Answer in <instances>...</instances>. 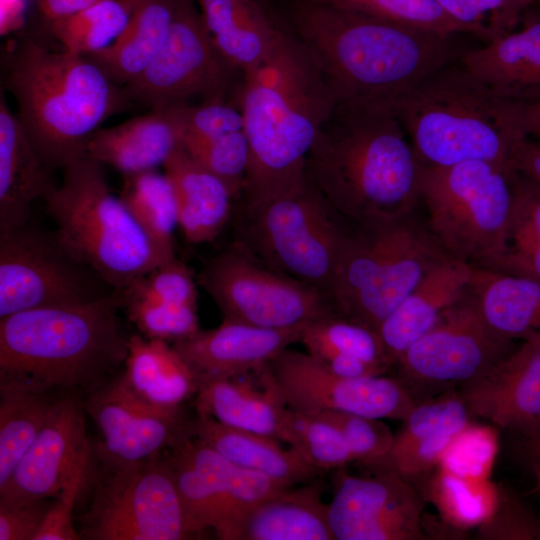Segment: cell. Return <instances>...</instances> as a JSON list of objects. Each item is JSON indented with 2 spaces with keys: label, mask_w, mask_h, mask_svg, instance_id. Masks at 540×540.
Returning <instances> with one entry per match:
<instances>
[{
  "label": "cell",
  "mask_w": 540,
  "mask_h": 540,
  "mask_svg": "<svg viewBox=\"0 0 540 540\" xmlns=\"http://www.w3.org/2000/svg\"><path fill=\"white\" fill-rule=\"evenodd\" d=\"M92 456L83 462L52 499L44 521L34 540H80L75 527L73 512L76 501L83 492Z\"/></svg>",
  "instance_id": "f5cc1de1"
},
{
  "label": "cell",
  "mask_w": 540,
  "mask_h": 540,
  "mask_svg": "<svg viewBox=\"0 0 540 540\" xmlns=\"http://www.w3.org/2000/svg\"><path fill=\"white\" fill-rule=\"evenodd\" d=\"M115 293L55 232L27 223L0 234V318L36 308L91 303Z\"/></svg>",
  "instance_id": "4fadbf2b"
},
{
  "label": "cell",
  "mask_w": 540,
  "mask_h": 540,
  "mask_svg": "<svg viewBox=\"0 0 540 540\" xmlns=\"http://www.w3.org/2000/svg\"><path fill=\"white\" fill-rule=\"evenodd\" d=\"M182 147L201 166L222 180L235 200H240L249 162V145L244 130L209 139H184Z\"/></svg>",
  "instance_id": "f6af8a7d"
},
{
  "label": "cell",
  "mask_w": 540,
  "mask_h": 540,
  "mask_svg": "<svg viewBox=\"0 0 540 540\" xmlns=\"http://www.w3.org/2000/svg\"><path fill=\"white\" fill-rule=\"evenodd\" d=\"M315 358L342 355L363 360L386 373L391 367L378 332L338 314L315 320L301 330L300 340Z\"/></svg>",
  "instance_id": "60d3db41"
},
{
  "label": "cell",
  "mask_w": 540,
  "mask_h": 540,
  "mask_svg": "<svg viewBox=\"0 0 540 540\" xmlns=\"http://www.w3.org/2000/svg\"><path fill=\"white\" fill-rule=\"evenodd\" d=\"M269 364L263 370L259 385L251 383L255 370L201 382L195 394L196 414L278 439L287 405Z\"/></svg>",
  "instance_id": "d4e9b609"
},
{
  "label": "cell",
  "mask_w": 540,
  "mask_h": 540,
  "mask_svg": "<svg viewBox=\"0 0 540 540\" xmlns=\"http://www.w3.org/2000/svg\"><path fill=\"white\" fill-rule=\"evenodd\" d=\"M198 282L225 320L268 329H302L337 314L320 291L267 267L234 243L204 264Z\"/></svg>",
  "instance_id": "7c38bea8"
},
{
  "label": "cell",
  "mask_w": 540,
  "mask_h": 540,
  "mask_svg": "<svg viewBox=\"0 0 540 540\" xmlns=\"http://www.w3.org/2000/svg\"><path fill=\"white\" fill-rule=\"evenodd\" d=\"M425 501L415 486L394 472L340 474L328 504L335 540H426Z\"/></svg>",
  "instance_id": "e0dca14e"
},
{
  "label": "cell",
  "mask_w": 540,
  "mask_h": 540,
  "mask_svg": "<svg viewBox=\"0 0 540 540\" xmlns=\"http://www.w3.org/2000/svg\"><path fill=\"white\" fill-rule=\"evenodd\" d=\"M391 23L441 35L474 34V28L447 14L436 0H319Z\"/></svg>",
  "instance_id": "7bdbcfd3"
},
{
  "label": "cell",
  "mask_w": 540,
  "mask_h": 540,
  "mask_svg": "<svg viewBox=\"0 0 540 540\" xmlns=\"http://www.w3.org/2000/svg\"><path fill=\"white\" fill-rule=\"evenodd\" d=\"M419 479L424 501L431 503L445 522L464 532L487 520L497 503L498 486L490 480H468L439 466Z\"/></svg>",
  "instance_id": "f35d334b"
},
{
  "label": "cell",
  "mask_w": 540,
  "mask_h": 540,
  "mask_svg": "<svg viewBox=\"0 0 540 540\" xmlns=\"http://www.w3.org/2000/svg\"><path fill=\"white\" fill-rule=\"evenodd\" d=\"M182 146V129L172 106L152 110L119 125L97 130L87 155L125 175L155 170Z\"/></svg>",
  "instance_id": "484cf974"
},
{
  "label": "cell",
  "mask_w": 540,
  "mask_h": 540,
  "mask_svg": "<svg viewBox=\"0 0 540 540\" xmlns=\"http://www.w3.org/2000/svg\"><path fill=\"white\" fill-rule=\"evenodd\" d=\"M174 444L205 476L216 493L222 520L217 539L235 540L242 519L252 508L288 488L264 474L235 465L189 436L186 430Z\"/></svg>",
  "instance_id": "1f68e13d"
},
{
  "label": "cell",
  "mask_w": 540,
  "mask_h": 540,
  "mask_svg": "<svg viewBox=\"0 0 540 540\" xmlns=\"http://www.w3.org/2000/svg\"><path fill=\"white\" fill-rule=\"evenodd\" d=\"M450 255L415 210L348 222L330 296L336 313L375 331Z\"/></svg>",
  "instance_id": "52a82bcc"
},
{
  "label": "cell",
  "mask_w": 540,
  "mask_h": 540,
  "mask_svg": "<svg viewBox=\"0 0 540 540\" xmlns=\"http://www.w3.org/2000/svg\"><path fill=\"white\" fill-rule=\"evenodd\" d=\"M293 34L316 64L336 102L387 106L467 50L441 35L341 9L298 0Z\"/></svg>",
  "instance_id": "6da1fadb"
},
{
  "label": "cell",
  "mask_w": 540,
  "mask_h": 540,
  "mask_svg": "<svg viewBox=\"0 0 540 540\" xmlns=\"http://www.w3.org/2000/svg\"><path fill=\"white\" fill-rule=\"evenodd\" d=\"M123 366L121 375L128 387L156 407L182 408L199 387L186 361L166 340L130 335Z\"/></svg>",
  "instance_id": "d6a6232c"
},
{
  "label": "cell",
  "mask_w": 540,
  "mask_h": 540,
  "mask_svg": "<svg viewBox=\"0 0 540 540\" xmlns=\"http://www.w3.org/2000/svg\"><path fill=\"white\" fill-rule=\"evenodd\" d=\"M53 186L48 167L0 93V234L29 223L31 206Z\"/></svg>",
  "instance_id": "4316f807"
},
{
  "label": "cell",
  "mask_w": 540,
  "mask_h": 540,
  "mask_svg": "<svg viewBox=\"0 0 540 540\" xmlns=\"http://www.w3.org/2000/svg\"><path fill=\"white\" fill-rule=\"evenodd\" d=\"M101 166L88 155L73 161L43 200L59 241L118 292L165 261L112 195Z\"/></svg>",
  "instance_id": "ba28073f"
},
{
  "label": "cell",
  "mask_w": 540,
  "mask_h": 540,
  "mask_svg": "<svg viewBox=\"0 0 540 540\" xmlns=\"http://www.w3.org/2000/svg\"><path fill=\"white\" fill-rule=\"evenodd\" d=\"M119 198L163 260L176 258L173 232L178 225L177 209L166 174L155 169L125 175Z\"/></svg>",
  "instance_id": "d590c367"
},
{
  "label": "cell",
  "mask_w": 540,
  "mask_h": 540,
  "mask_svg": "<svg viewBox=\"0 0 540 540\" xmlns=\"http://www.w3.org/2000/svg\"><path fill=\"white\" fill-rule=\"evenodd\" d=\"M461 64L496 93L528 104L540 97V16L465 52Z\"/></svg>",
  "instance_id": "cb8c5ba5"
},
{
  "label": "cell",
  "mask_w": 540,
  "mask_h": 540,
  "mask_svg": "<svg viewBox=\"0 0 540 540\" xmlns=\"http://www.w3.org/2000/svg\"><path fill=\"white\" fill-rule=\"evenodd\" d=\"M136 0H98L88 8L50 24L64 50L88 56L112 44L126 28Z\"/></svg>",
  "instance_id": "ab89813d"
},
{
  "label": "cell",
  "mask_w": 540,
  "mask_h": 540,
  "mask_svg": "<svg viewBox=\"0 0 540 540\" xmlns=\"http://www.w3.org/2000/svg\"><path fill=\"white\" fill-rule=\"evenodd\" d=\"M497 453V431L492 426L469 423L452 440L437 466L468 480L486 481Z\"/></svg>",
  "instance_id": "bcb514c9"
},
{
  "label": "cell",
  "mask_w": 540,
  "mask_h": 540,
  "mask_svg": "<svg viewBox=\"0 0 540 540\" xmlns=\"http://www.w3.org/2000/svg\"><path fill=\"white\" fill-rule=\"evenodd\" d=\"M83 399L61 397L47 423L0 487V507L53 499L79 465L92 456Z\"/></svg>",
  "instance_id": "d6986e66"
},
{
  "label": "cell",
  "mask_w": 540,
  "mask_h": 540,
  "mask_svg": "<svg viewBox=\"0 0 540 540\" xmlns=\"http://www.w3.org/2000/svg\"><path fill=\"white\" fill-rule=\"evenodd\" d=\"M121 291L165 302L197 306L193 274L177 258L159 264Z\"/></svg>",
  "instance_id": "816d5d0a"
},
{
  "label": "cell",
  "mask_w": 540,
  "mask_h": 540,
  "mask_svg": "<svg viewBox=\"0 0 540 540\" xmlns=\"http://www.w3.org/2000/svg\"><path fill=\"white\" fill-rule=\"evenodd\" d=\"M347 224L305 179L270 199L239 201L233 243L330 301Z\"/></svg>",
  "instance_id": "9c48e42d"
},
{
  "label": "cell",
  "mask_w": 540,
  "mask_h": 540,
  "mask_svg": "<svg viewBox=\"0 0 540 540\" xmlns=\"http://www.w3.org/2000/svg\"><path fill=\"white\" fill-rule=\"evenodd\" d=\"M259 1V0H258Z\"/></svg>",
  "instance_id": "e7e4bbea"
},
{
  "label": "cell",
  "mask_w": 540,
  "mask_h": 540,
  "mask_svg": "<svg viewBox=\"0 0 540 540\" xmlns=\"http://www.w3.org/2000/svg\"><path fill=\"white\" fill-rule=\"evenodd\" d=\"M335 103L306 48L281 28L266 60L243 76L249 162L238 201H263L305 182L307 155Z\"/></svg>",
  "instance_id": "3957f363"
},
{
  "label": "cell",
  "mask_w": 540,
  "mask_h": 540,
  "mask_svg": "<svg viewBox=\"0 0 540 540\" xmlns=\"http://www.w3.org/2000/svg\"><path fill=\"white\" fill-rule=\"evenodd\" d=\"M118 293L86 304L0 318V389L84 399L117 375L128 354Z\"/></svg>",
  "instance_id": "277c9868"
},
{
  "label": "cell",
  "mask_w": 540,
  "mask_h": 540,
  "mask_svg": "<svg viewBox=\"0 0 540 540\" xmlns=\"http://www.w3.org/2000/svg\"><path fill=\"white\" fill-rule=\"evenodd\" d=\"M488 269L540 281V185L518 171L505 249Z\"/></svg>",
  "instance_id": "74e56055"
},
{
  "label": "cell",
  "mask_w": 540,
  "mask_h": 540,
  "mask_svg": "<svg viewBox=\"0 0 540 540\" xmlns=\"http://www.w3.org/2000/svg\"><path fill=\"white\" fill-rule=\"evenodd\" d=\"M456 21L474 28L490 41L510 29L533 0H436Z\"/></svg>",
  "instance_id": "c3c4849f"
},
{
  "label": "cell",
  "mask_w": 540,
  "mask_h": 540,
  "mask_svg": "<svg viewBox=\"0 0 540 540\" xmlns=\"http://www.w3.org/2000/svg\"><path fill=\"white\" fill-rule=\"evenodd\" d=\"M535 485L533 490L540 494V458L533 461Z\"/></svg>",
  "instance_id": "94428289"
},
{
  "label": "cell",
  "mask_w": 540,
  "mask_h": 540,
  "mask_svg": "<svg viewBox=\"0 0 540 540\" xmlns=\"http://www.w3.org/2000/svg\"><path fill=\"white\" fill-rule=\"evenodd\" d=\"M83 407L102 437L93 450L123 462L161 455L185 431L187 422L182 408L165 409L142 400L121 373L86 396Z\"/></svg>",
  "instance_id": "ac0fdd59"
},
{
  "label": "cell",
  "mask_w": 540,
  "mask_h": 540,
  "mask_svg": "<svg viewBox=\"0 0 540 540\" xmlns=\"http://www.w3.org/2000/svg\"><path fill=\"white\" fill-rule=\"evenodd\" d=\"M302 329H268L223 319L216 328L199 330L173 346L201 382L230 378L268 365Z\"/></svg>",
  "instance_id": "44dd1931"
},
{
  "label": "cell",
  "mask_w": 540,
  "mask_h": 540,
  "mask_svg": "<svg viewBox=\"0 0 540 540\" xmlns=\"http://www.w3.org/2000/svg\"><path fill=\"white\" fill-rule=\"evenodd\" d=\"M185 430L235 465L264 474L287 487L307 483L321 474L294 448L285 449L278 439L269 436L199 415L187 420Z\"/></svg>",
  "instance_id": "83f0119b"
},
{
  "label": "cell",
  "mask_w": 540,
  "mask_h": 540,
  "mask_svg": "<svg viewBox=\"0 0 540 540\" xmlns=\"http://www.w3.org/2000/svg\"><path fill=\"white\" fill-rule=\"evenodd\" d=\"M278 439L289 444L320 472L341 468L354 461L338 428L315 414L287 407Z\"/></svg>",
  "instance_id": "b9f144b4"
},
{
  "label": "cell",
  "mask_w": 540,
  "mask_h": 540,
  "mask_svg": "<svg viewBox=\"0 0 540 540\" xmlns=\"http://www.w3.org/2000/svg\"><path fill=\"white\" fill-rule=\"evenodd\" d=\"M25 0H1V34L14 28L22 19Z\"/></svg>",
  "instance_id": "6f0895ef"
},
{
  "label": "cell",
  "mask_w": 540,
  "mask_h": 540,
  "mask_svg": "<svg viewBox=\"0 0 540 540\" xmlns=\"http://www.w3.org/2000/svg\"><path fill=\"white\" fill-rule=\"evenodd\" d=\"M212 42L235 71L246 76L268 57L281 28L258 0H196Z\"/></svg>",
  "instance_id": "4dcf8cb0"
},
{
  "label": "cell",
  "mask_w": 540,
  "mask_h": 540,
  "mask_svg": "<svg viewBox=\"0 0 540 540\" xmlns=\"http://www.w3.org/2000/svg\"><path fill=\"white\" fill-rule=\"evenodd\" d=\"M285 488L252 508L242 519L235 540H335L325 482L319 477Z\"/></svg>",
  "instance_id": "f546056e"
},
{
  "label": "cell",
  "mask_w": 540,
  "mask_h": 540,
  "mask_svg": "<svg viewBox=\"0 0 540 540\" xmlns=\"http://www.w3.org/2000/svg\"><path fill=\"white\" fill-rule=\"evenodd\" d=\"M176 0H136L131 18L108 47L86 56L115 84H128L151 62L165 43Z\"/></svg>",
  "instance_id": "836d02e7"
},
{
  "label": "cell",
  "mask_w": 540,
  "mask_h": 540,
  "mask_svg": "<svg viewBox=\"0 0 540 540\" xmlns=\"http://www.w3.org/2000/svg\"><path fill=\"white\" fill-rule=\"evenodd\" d=\"M469 416L457 389L417 402L402 420L388 454L372 469L394 472L408 481L426 475L470 423Z\"/></svg>",
  "instance_id": "7402d4cb"
},
{
  "label": "cell",
  "mask_w": 540,
  "mask_h": 540,
  "mask_svg": "<svg viewBox=\"0 0 540 540\" xmlns=\"http://www.w3.org/2000/svg\"><path fill=\"white\" fill-rule=\"evenodd\" d=\"M117 293L121 309L147 338L173 343L200 330L197 306L165 302L126 291Z\"/></svg>",
  "instance_id": "ee69618b"
},
{
  "label": "cell",
  "mask_w": 540,
  "mask_h": 540,
  "mask_svg": "<svg viewBox=\"0 0 540 540\" xmlns=\"http://www.w3.org/2000/svg\"><path fill=\"white\" fill-rule=\"evenodd\" d=\"M61 397L51 393L0 389V487L11 477Z\"/></svg>",
  "instance_id": "8d00e7d4"
},
{
  "label": "cell",
  "mask_w": 540,
  "mask_h": 540,
  "mask_svg": "<svg viewBox=\"0 0 540 540\" xmlns=\"http://www.w3.org/2000/svg\"><path fill=\"white\" fill-rule=\"evenodd\" d=\"M16 116L48 168H64L87 155L100 125L130 99L86 56L51 52L33 40L20 43L5 78Z\"/></svg>",
  "instance_id": "5b68a950"
},
{
  "label": "cell",
  "mask_w": 540,
  "mask_h": 540,
  "mask_svg": "<svg viewBox=\"0 0 540 540\" xmlns=\"http://www.w3.org/2000/svg\"><path fill=\"white\" fill-rule=\"evenodd\" d=\"M515 173L510 165L480 160L423 167L426 223L450 256L485 269L502 256Z\"/></svg>",
  "instance_id": "30bf717a"
},
{
  "label": "cell",
  "mask_w": 540,
  "mask_h": 540,
  "mask_svg": "<svg viewBox=\"0 0 540 540\" xmlns=\"http://www.w3.org/2000/svg\"><path fill=\"white\" fill-rule=\"evenodd\" d=\"M233 73L191 0H176L165 43L124 91L130 100L158 110L194 97L223 99Z\"/></svg>",
  "instance_id": "9a60e30c"
},
{
  "label": "cell",
  "mask_w": 540,
  "mask_h": 540,
  "mask_svg": "<svg viewBox=\"0 0 540 540\" xmlns=\"http://www.w3.org/2000/svg\"><path fill=\"white\" fill-rule=\"evenodd\" d=\"M164 452L139 462L96 453L87 483L91 498L80 516L85 540H181L189 537L174 474Z\"/></svg>",
  "instance_id": "8fae6325"
},
{
  "label": "cell",
  "mask_w": 540,
  "mask_h": 540,
  "mask_svg": "<svg viewBox=\"0 0 540 540\" xmlns=\"http://www.w3.org/2000/svg\"><path fill=\"white\" fill-rule=\"evenodd\" d=\"M496 506L480 526L478 540H540V517L509 486L499 483Z\"/></svg>",
  "instance_id": "681fc988"
},
{
  "label": "cell",
  "mask_w": 540,
  "mask_h": 540,
  "mask_svg": "<svg viewBox=\"0 0 540 540\" xmlns=\"http://www.w3.org/2000/svg\"><path fill=\"white\" fill-rule=\"evenodd\" d=\"M534 2L536 3L537 7L540 9V0H534Z\"/></svg>",
  "instance_id": "be15d7a7"
},
{
  "label": "cell",
  "mask_w": 540,
  "mask_h": 540,
  "mask_svg": "<svg viewBox=\"0 0 540 540\" xmlns=\"http://www.w3.org/2000/svg\"><path fill=\"white\" fill-rule=\"evenodd\" d=\"M184 139H209L244 130L242 112L238 106L223 99L203 100L172 105Z\"/></svg>",
  "instance_id": "f907efd6"
},
{
  "label": "cell",
  "mask_w": 540,
  "mask_h": 540,
  "mask_svg": "<svg viewBox=\"0 0 540 540\" xmlns=\"http://www.w3.org/2000/svg\"><path fill=\"white\" fill-rule=\"evenodd\" d=\"M511 166L540 185V140L526 136L516 147Z\"/></svg>",
  "instance_id": "11a10c76"
},
{
  "label": "cell",
  "mask_w": 540,
  "mask_h": 540,
  "mask_svg": "<svg viewBox=\"0 0 540 540\" xmlns=\"http://www.w3.org/2000/svg\"><path fill=\"white\" fill-rule=\"evenodd\" d=\"M468 292L502 335L521 341L540 334V281L474 266Z\"/></svg>",
  "instance_id": "e575fe53"
},
{
  "label": "cell",
  "mask_w": 540,
  "mask_h": 540,
  "mask_svg": "<svg viewBox=\"0 0 540 540\" xmlns=\"http://www.w3.org/2000/svg\"><path fill=\"white\" fill-rule=\"evenodd\" d=\"M516 345V340L486 321L467 288L463 297L405 350L396 366L411 391L418 387L443 392L480 377Z\"/></svg>",
  "instance_id": "5bb4252c"
},
{
  "label": "cell",
  "mask_w": 540,
  "mask_h": 540,
  "mask_svg": "<svg viewBox=\"0 0 540 540\" xmlns=\"http://www.w3.org/2000/svg\"><path fill=\"white\" fill-rule=\"evenodd\" d=\"M523 107L496 93L458 61L418 82L393 110L424 166L475 160L511 166L516 147L528 136Z\"/></svg>",
  "instance_id": "8992f818"
},
{
  "label": "cell",
  "mask_w": 540,
  "mask_h": 540,
  "mask_svg": "<svg viewBox=\"0 0 540 540\" xmlns=\"http://www.w3.org/2000/svg\"><path fill=\"white\" fill-rule=\"evenodd\" d=\"M522 120L527 135L540 128V97L531 103L524 104Z\"/></svg>",
  "instance_id": "680465c9"
},
{
  "label": "cell",
  "mask_w": 540,
  "mask_h": 540,
  "mask_svg": "<svg viewBox=\"0 0 540 540\" xmlns=\"http://www.w3.org/2000/svg\"><path fill=\"white\" fill-rule=\"evenodd\" d=\"M175 195L177 223L186 240H214L233 213V198L225 183L195 161L182 146L164 163Z\"/></svg>",
  "instance_id": "f1b7e54d"
},
{
  "label": "cell",
  "mask_w": 540,
  "mask_h": 540,
  "mask_svg": "<svg viewBox=\"0 0 540 540\" xmlns=\"http://www.w3.org/2000/svg\"><path fill=\"white\" fill-rule=\"evenodd\" d=\"M50 500L0 507V540H34L51 505Z\"/></svg>",
  "instance_id": "db71d44e"
},
{
  "label": "cell",
  "mask_w": 540,
  "mask_h": 540,
  "mask_svg": "<svg viewBox=\"0 0 540 540\" xmlns=\"http://www.w3.org/2000/svg\"><path fill=\"white\" fill-rule=\"evenodd\" d=\"M318 415L341 432L353 460L369 468L376 466L390 451L394 434L382 419L326 410Z\"/></svg>",
  "instance_id": "7dc6e473"
},
{
  "label": "cell",
  "mask_w": 540,
  "mask_h": 540,
  "mask_svg": "<svg viewBox=\"0 0 540 540\" xmlns=\"http://www.w3.org/2000/svg\"><path fill=\"white\" fill-rule=\"evenodd\" d=\"M523 448L526 453V456L532 460V462L536 459L540 458V436L530 440V441H523Z\"/></svg>",
  "instance_id": "91938a15"
},
{
  "label": "cell",
  "mask_w": 540,
  "mask_h": 540,
  "mask_svg": "<svg viewBox=\"0 0 540 540\" xmlns=\"http://www.w3.org/2000/svg\"><path fill=\"white\" fill-rule=\"evenodd\" d=\"M529 135H530V136H533V137H535V138H537V139L540 140V128L531 131V132L529 133Z\"/></svg>",
  "instance_id": "6125c7cd"
},
{
  "label": "cell",
  "mask_w": 540,
  "mask_h": 540,
  "mask_svg": "<svg viewBox=\"0 0 540 540\" xmlns=\"http://www.w3.org/2000/svg\"><path fill=\"white\" fill-rule=\"evenodd\" d=\"M474 265L449 256L421 279L387 316L377 332L391 365L466 293Z\"/></svg>",
  "instance_id": "603a6c76"
},
{
  "label": "cell",
  "mask_w": 540,
  "mask_h": 540,
  "mask_svg": "<svg viewBox=\"0 0 540 540\" xmlns=\"http://www.w3.org/2000/svg\"><path fill=\"white\" fill-rule=\"evenodd\" d=\"M42 16L49 22L70 17L97 2L98 0H36Z\"/></svg>",
  "instance_id": "9f6ffc18"
},
{
  "label": "cell",
  "mask_w": 540,
  "mask_h": 540,
  "mask_svg": "<svg viewBox=\"0 0 540 540\" xmlns=\"http://www.w3.org/2000/svg\"><path fill=\"white\" fill-rule=\"evenodd\" d=\"M423 167L392 108L336 102L307 155L305 179L344 220L363 222L415 210Z\"/></svg>",
  "instance_id": "7a4b0ae2"
},
{
  "label": "cell",
  "mask_w": 540,
  "mask_h": 540,
  "mask_svg": "<svg viewBox=\"0 0 540 540\" xmlns=\"http://www.w3.org/2000/svg\"><path fill=\"white\" fill-rule=\"evenodd\" d=\"M470 416L515 432L540 436V334L530 336L480 377L457 389Z\"/></svg>",
  "instance_id": "ffe728a7"
},
{
  "label": "cell",
  "mask_w": 540,
  "mask_h": 540,
  "mask_svg": "<svg viewBox=\"0 0 540 540\" xmlns=\"http://www.w3.org/2000/svg\"><path fill=\"white\" fill-rule=\"evenodd\" d=\"M269 367L287 407L303 413L336 410L402 421L417 403L401 379L337 376L309 353L286 348Z\"/></svg>",
  "instance_id": "2e32d148"
}]
</instances>
